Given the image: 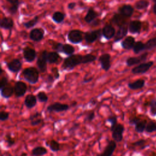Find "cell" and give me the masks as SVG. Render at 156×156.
<instances>
[{
  "label": "cell",
  "instance_id": "6da1fadb",
  "mask_svg": "<svg viewBox=\"0 0 156 156\" xmlns=\"http://www.w3.org/2000/svg\"><path fill=\"white\" fill-rule=\"evenodd\" d=\"M83 56L79 54H73L65 59L62 65L64 69H72L76 66L83 63Z\"/></svg>",
  "mask_w": 156,
  "mask_h": 156
},
{
  "label": "cell",
  "instance_id": "7a4b0ae2",
  "mask_svg": "<svg viewBox=\"0 0 156 156\" xmlns=\"http://www.w3.org/2000/svg\"><path fill=\"white\" fill-rule=\"evenodd\" d=\"M124 130L125 128L124 125L121 123H116L114 125L110 126L112 137L116 143H119L122 140Z\"/></svg>",
  "mask_w": 156,
  "mask_h": 156
},
{
  "label": "cell",
  "instance_id": "3957f363",
  "mask_svg": "<svg viewBox=\"0 0 156 156\" xmlns=\"http://www.w3.org/2000/svg\"><path fill=\"white\" fill-rule=\"evenodd\" d=\"M23 75L24 79L30 83H36L38 80L39 73L38 70L34 67L25 68L23 71Z\"/></svg>",
  "mask_w": 156,
  "mask_h": 156
},
{
  "label": "cell",
  "instance_id": "277c9868",
  "mask_svg": "<svg viewBox=\"0 0 156 156\" xmlns=\"http://www.w3.org/2000/svg\"><path fill=\"white\" fill-rule=\"evenodd\" d=\"M69 109V105L66 104H62L58 102H55L47 107L46 110L49 113L52 112H66Z\"/></svg>",
  "mask_w": 156,
  "mask_h": 156
},
{
  "label": "cell",
  "instance_id": "5b68a950",
  "mask_svg": "<svg viewBox=\"0 0 156 156\" xmlns=\"http://www.w3.org/2000/svg\"><path fill=\"white\" fill-rule=\"evenodd\" d=\"M68 40L74 44L80 43L83 40L82 32L78 29L70 30L68 34Z\"/></svg>",
  "mask_w": 156,
  "mask_h": 156
},
{
  "label": "cell",
  "instance_id": "8992f818",
  "mask_svg": "<svg viewBox=\"0 0 156 156\" xmlns=\"http://www.w3.org/2000/svg\"><path fill=\"white\" fill-rule=\"evenodd\" d=\"M48 52L46 51H43L38 57L37 64L39 70L41 73H44L46 71V63L48 62Z\"/></svg>",
  "mask_w": 156,
  "mask_h": 156
},
{
  "label": "cell",
  "instance_id": "52a82bcc",
  "mask_svg": "<svg viewBox=\"0 0 156 156\" xmlns=\"http://www.w3.org/2000/svg\"><path fill=\"white\" fill-rule=\"evenodd\" d=\"M116 148V143L114 140H110L108 141L103 151L100 154H98L96 156H112Z\"/></svg>",
  "mask_w": 156,
  "mask_h": 156
},
{
  "label": "cell",
  "instance_id": "ba28073f",
  "mask_svg": "<svg viewBox=\"0 0 156 156\" xmlns=\"http://www.w3.org/2000/svg\"><path fill=\"white\" fill-rule=\"evenodd\" d=\"M14 93L17 98L22 97L27 91V85L22 81H18L15 83L14 87Z\"/></svg>",
  "mask_w": 156,
  "mask_h": 156
},
{
  "label": "cell",
  "instance_id": "9c48e42d",
  "mask_svg": "<svg viewBox=\"0 0 156 156\" xmlns=\"http://www.w3.org/2000/svg\"><path fill=\"white\" fill-rule=\"evenodd\" d=\"M153 62H149L147 63H143L140 64L139 65L134 67L132 69V72L133 74H143L146 73L149 69V68L152 66Z\"/></svg>",
  "mask_w": 156,
  "mask_h": 156
},
{
  "label": "cell",
  "instance_id": "30bf717a",
  "mask_svg": "<svg viewBox=\"0 0 156 156\" xmlns=\"http://www.w3.org/2000/svg\"><path fill=\"white\" fill-rule=\"evenodd\" d=\"M101 32L100 29L87 32L85 33V40L88 43H93L101 36Z\"/></svg>",
  "mask_w": 156,
  "mask_h": 156
},
{
  "label": "cell",
  "instance_id": "8fae6325",
  "mask_svg": "<svg viewBox=\"0 0 156 156\" xmlns=\"http://www.w3.org/2000/svg\"><path fill=\"white\" fill-rule=\"evenodd\" d=\"M29 37L34 41H40L44 37V31L40 28L34 29L30 32Z\"/></svg>",
  "mask_w": 156,
  "mask_h": 156
},
{
  "label": "cell",
  "instance_id": "7c38bea8",
  "mask_svg": "<svg viewBox=\"0 0 156 156\" xmlns=\"http://www.w3.org/2000/svg\"><path fill=\"white\" fill-rule=\"evenodd\" d=\"M99 61L101 65V67L103 69L107 71L111 66L110 64V55L108 53L104 54L99 58Z\"/></svg>",
  "mask_w": 156,
  "mask_h": 156
},
{
  "label": "cell",
  "instance_id": "4fadbf2b",
  "mask_svg": "<svg viewBox=\"0 0 156 156\" xmlns=\"http://www.w3.org/2000/svg\"><path fill=\"white\" fill-rule=\"evenodd\" d=\"M36 52L35 49L27 46L23 49V57L24 59L29 62H32L36 57Z\"/></svg>",
  "mask_w": 156,
  "mask_h": 156
},
{
  "label": "cell",
  "instance_id": "5bb4252c",
  "mask_svg": "<svg viewBox=\"0 0 156 156\" xmlns=\"http://www.w3.org/2000/svg\"><path fill=\"white\" fill-rule=\"evenodd\" d=\"M7 66L11 72L17 73L21 69L22 66V63L19 59L15 58V59H13L11 62L7 63Z\"/></svg>",
  "mask_w": 156,
  "mask_h": 156
},
{
  "label": "cell",
  "instance_id": "9a60e30c",
  "mask_svg": "<svg viewBox=\"0 0 156 156\" xmlns=\"http://www.w3.org/2000/svg\"><path fill=\"white\" fill-rule=\"evenodd\" d=\"M37 102V98L34 94H29L26 96L24 103L25 106L28 109H31L36 105Z\"/></svg>",
  "mask_w": 156,
  "mask_h": 156
},
{
  "label": "cell",
  "instance_id": "2e32d148",
  "mask_svg": "<svg viewBox=\"0 0 156 156\" xmlns=\"http://www.w3.org/2000/svg\"><path fill=\"white\" fill-rule=\"evenodd\" d=\"M102 34L105 38L111 39L115 35V29L112 25L107 24L103 27Z\"/></svg>",
  "mask_w": 156,
  "mask_h": 156
},
{
  "label": "cell",
  "instance_id": "e0dca14e",
  "mask_svg": "<svg viewBox=\"0 0 156 156\" xmlns=\"http://www.w3.org/2000/svg\"><path fill=\"white\" fill-rule=\"evenodd\" d=\"M118 12L121 15L125 17H130L133 12V8L132 5L125 4L118 9Z\"/></svg>",
  "mask_w": 156,
  "mask_h": 156
},
{
  "label": "cell",
  "instance_id": "ac0fdd59",
  "mask_svg": "<svg viewBox=\"0 0 156 156\" xmlns=\"http://www.w3.org/2000/svg\"><path fill=\"white\" fill-rule=\"evenodd\" d=\"M14 93V88L10 84H7L3 88H1V96L5 99H9Z\"/></svg>",
  "mask_w": 156,
  "mask_h": 156
},
{
  "label": "cell",
  "instance_id": "d6986e66",
  "mask_svg": "<svg viewBox=\"0 0 156 156\" xmlns=\"http://www.w3.org/2000/svg\"><path fill=\"white\" fill-rule=\"evenodd\" d=\"M141 28V23L138 20L132 21L129 26V30L132 34L139 33Z\"/></svg>",
  "mask_w": 156,
  "mask_h": 156
},
{
  "label": "cell",
  "instance_id": "ffe728a7",
  "mask_svg": "<svg viewBox=\"0 0 156 156\" xmlns=\"http://www.w3.org/2000/svg\"><path fill=\"white\" fill-rule=\"evenodd\" d=\"M128 27L126 24L122 25L119 27V29L117 31V33L115 37V41H118L123 38L127 34Z\"/></svg>",
  "mask_w": 156,
  "mask_h": 156
},
{
  "label": "cell",
  "instance_id": "44dd1931",
  "mask_svg": "<svg viewBox=\"0 0 156 156\" xmlns=\"http://www.w3.org/2000/svg\"><path fill=\"white\" fill-rule=\"evenodd\" d=\"M46 146L49 147L50 150L54 152H57L60 150V144L55 140L52 139L45 142Z\"/></svg>",
  "mask_w": 156,
  "mask_h": 156
},
{
  "label": "cell",
  "instance_id": "7402d4cb",
  "mask_svg": "<svg viewBox=\"0 0 156 156\" xmlns=\"http://www.w3.org/2000/svg\"><path fill=\"white\" fill-rule=\"evenodd\" d=\"M14 24L13 20L10 17H4L1 20L0 26L4 29H10Z\"/></svg>",
  "mask_w": 156,
  "mask_h": 156
},
{
  "label": "cell",
  "instance_id": "603a6c76",
  "mask_svg": "<svg viewBox=\"0 0 156 156\" xmlns=\"http://www.w3.org/2000/svg\"><path fill=\"white\" fill-rule=\"evenodd\" d=\"M135 43V38L132 36H128L122 41L121 46L125 49H130L133 48Z\"/></svg>",
  "mask_w": 156,
  "mask_h": 156
},
{
  "label": "cell",
  "instance_id": "cb8c5ba5",
  "mask_svg": "<svg viewBox=\"0 0 156 156\" xmlns=\"http://www.w3.org/2000/svg\"><path fill=\"white\" fill-rule=\"evenodd\" d=\"M48 153V150L46 147L41 146L34 147L31 151L32 156H43Z\"/></svg>",
  "mask_w": 156,
  "mask_h": 156
},
{
  "label": "cell",
  "instance_id": "d4e9b609",
  "mask_svg": "<svg viewBox=\"0 0 156 156\" xmlns=\"http://www.w3.org/2000/svg\"><path fill=\"white\" fill-rule=\"evenodd\" d=\"M98 14L96 11L93 8H90L84 18V20L87 23H90L96 18Z\"/></svg>",
  "mask_w": 156,
  "mask_h": 156
},
{
  "label": "cell",
  "instance_id": "484cf974",
  "mask_svg": "<svg viewBox=\"0 0 156 156\" xmlns=\"http://www.w3.org/2000/svg\"><path fill=\"white\" fill-rule=\"evenodd\" d=\"M112 21L113 23H115V24L119 26V27L126 24V22H125V16H122V15L119 14H115L113 15V16L112 17Z\"/></svg>",
  "mask_w": 156,
  "mask_h": 156
},
{
  "label": "cell",
  "instance_id": "4316f807",
  "mask_svg": "<svg viewBox=\"0 0 156 156\" xmlns=\"http://www.w3.org/2000/svg\"><path fill=\"white\" fill-rule=\"evenodd\" d=\"M145 82L144 80L138 79L133 82H130L128 83V87L131 90H138L143 88Z\"/></svg>",
  "mask_w": 156,
  "mask_h": 156
},
{
  "label": "cell",
  "instance_id": "83f0119b",
  "mask_svg": "<svg viewBox=\"0 0 156 156\" xmlns=\"http://www.w3.org/2000/svg\"><path fill=\"white\" fill-rule=\"evenodd\" d=\"M4 140V143H5L6 147L7 148L12 147L15 144L16 142V140L13 137H12L10 133H7L5 135Z\"/></svg>",
  "mask_w": 156,
  "mask_h": 156
},
{
  "label": "cell",
  "instance_id": "f1b7e54d",
  "mask_svg": "<svg viewBox=\"0 0 156 156\" xmlns=\"http://www.w3.org/2000/svg\"><path fill=\"white\" fill-rule=\"evenodd\" d=\"M147 123L146 120H140L135 125V130L138 133H143L146 129Z\"/></svg>",
  "mask_w": 156,
  "mask_h": 156
},
{
  "label": "cell",
  "instance_id": "f546056e",
  "mask_svg": "<svg viewBox=\"0 0 156 156\" xmlns=\"http://www.w3.org/2000/svg\"><path fill=\"white\" fill-rule=\"evenodd\" d=\"M52 20L57 23H62L65 18V15L60 12H55L52 16Z\"/></svg>",
  "mask_w": 156,
  "mask_h": 156
},
{
  "label": "cell",
  "instance_id": "4dcf8cb0",
  "mask_svg": "<svg viewBox=\"0 0 156 156\" xmlns=\"http://www.w3.org/2000/svg\"><path fill=\"white\" fill-rule=\"evenodd\" d=\"M74 51H75L74 48L69 44H65L63 45L62 52L66 55H73V53L74 52Z\"/></svg>",
  "mask_w": 156,
  "mask_h": 156
},
{
  "label": "cell",
  "instance_id": "1f68e13d",
  "mask_svg": "<svg viewBox=\"0 0 156 156\" xmlns=\"http://www.w3.org/2000/svg\"><path fill=\"white\" fill-rule=\"evenodd\" d=\"M59 58V55L56 52H48V62L49 63H55Z\"/></svg>",
  "mask_w": 156,
  "mask_h": 156
},
{
  "label": "cell",
  "instance_id": "d6a6232c",
  "mask_svg": "<svg viewBox=\"0 0 156 156\" xmlns=\"http://www.w3.org/2000/svg\"><path fill=\"white\" fill-rule=\"evenodd\" d=\"M143 61L141 55L139 57H129L126 60V63L127 66H130L139 63L140 62Z\"/></svg>",
  "mask_w": 156,
  "mask_h": 156
},
{
  "label": "cell",
  "instance_id": "836d02e7",
  "mask_svg": "<svg viewBox=\"0 0 156 156\" xmlns=\"http://www.w3.org/2000/svg\"><path fill=\"white\" fill-rule=\"evenodd\" d=\"M156 47V37L149 40L144 44V50H151Z\"/></svg>",
  "mask_w": 156,
  "mask_h": 156
},
{
  "label": "cell",
  "instance_id": "e575fe53",
  "mask_svg": "<svg viewBox=\"0 0 156 156\" xmlns=\"http://www.w3.org/2000/svg\"><path fill=\"white\" fill-rule=\"evenodd\" d=\"M133 50L135 54H138L141 51L144 50V44L140 41L136 42L133 47Z\"/></svg>",
  "mask_w": 156,
  "mask_h": 156
},
{
  "label": "cell",
  "instance_id": "d590c367",
  "mask_svg": "<svg viewBox=\"0 0 156 156\" xmlns=\"http://www.w3.org/2000/svg\"><path fill=\"white\" fill-rule=\"evenodd\" d=\"M38 16H36L33 19L24 23L23 24V25L24 26V27L26 28L29 29V28H31V27H34L35 25H36L37 23H38Z\"/></svg>",
  "mask_w": 156,
  "mask_h": 156
},
{
  "label": "cell",
  "instance_id": "8d00e7d4",
  "mask_svg": "<svg viewBox=\"0 0 156 156\" xmlns=\"http://www.w3.org/2000/svg\"><path fill=\"white\" fill-rule=\"evenodd\" d=\"M145 131L147 133H152L156 131V122L150 121L147 123Z\"/></svg>",
  "mask_w": 156,
  "mask_h": 156
},
{
  "label": "cell",
  "instance_id": "74e56055",
  "mask_svg": "<svg viewBox=\"0 0 156 156\" xmlns=\"http://www.w3.org/2000/svg\"><path fill=\"white\" fill-rule=\"evenodd\" d=\"M149 4V2L146 0H140L135 3V6L137 9H146Z\"/></svg>",
  "mask_w": 156,
  "mask_h": 156
},
{
  "label": "cell",
  "instance_id": "f35d334b",
  "mask_svg": "<svg viewBox=\"0 0 156 156\" xmlns=\"http://www.w3.org/2000/svg\"><path fill=\"white\" fill-rule=\"evenodd\" d=\"M37 99L40 102H46L48 101V96L44 91H39L37 95Z\"/></svg>",
  "mask_w": 156,
  "mask_h": 156
},
{
  "label": "cell",
  "instance_id": "ab89813d",
  "mask_svg": "<svg viewBox=\"0 0 156 156\" xmlns=\"http://www.w3.org/2000/svg\"><path fill=\"white\" fill-rule=\"evenodd\" d=\"M96 59V57L95 55L90 54H88L86 55H84L83 56V64L85 63H88L93 62Z\"/></svg>",
  "mask_w": 156,
  "mask_h": 156
},
{
  "label": "cell",
  "instance_id": "60d3db41",
  "mask_svg": "<svg viewBox=\"0 0 156 156\" xmlns=\"http://www.w3.org/2000/svg\"><path fill=\"white\" fill-rule=\"evenodd\" d=\"M150 113L152 116H156V99H153L150 102Z\"/></svg>",
  "mask_w": 156,
  "mask_h": 156
},
{
  "label": "cell",
  "instance_id": "b9f144b4",
  "mask_svg": "<svg viewBox=\"0 0 156 156\" xmlns=\"http://www.w3.org/2000/svg\"><path fill=\"white\" fill-rule=\"evenodd\" d=\"M95 113L94 110H91L87 113L86 115L85 119H84V122H91L92 121L94 118H95Z\"/></svg>",
  "mask_w": 156,
  "mask_h": 156
},
{
  "label": "cell",
  "instance_id": "7bdbcfd3",
  "mask_svg": "<svg viewBox=\"0 0 156 156\" xmlns=\"http://www.w3.org/2000/svg\"><path fill=\"white\" fill-rule=\"evenodd\" d=\"M117 120H118V118L115 115H110L106 119L107 122H108L110 124V126H112L118 123Z\"/></svg>",
  "mask_w": 156,
  "mask_h": 156
},
{
  "label": "cell",
  "instance_id": "ee69618b",
  "mask_svg": "<svg viewBox=\"0 0 156 156\" xmlns=\"http://www.w3.org/2000/svg\"><path fill=\"white\" fill-rule=\"evenodd\" d=\"M145 144H146V141L143 139H140L139 140L136 141L135 143L132 144L133 146L134 147H141V149H143L145 147Z\"/></svg>",
  "mask_w": 156,
  "mask_h": 156
},
{
  "label": "cell",
  "instance_id": "f6af8a7d",
  "mask_svg": "<svg viewBox=\"0 0 156 156\" xmlns=\"http://www.w3.org/2000/svg\"><path fill=\"white\" fill-rule=\"evenodd\" d=\"M9 113L5 111H1L0 112V120L1 121H5L9 119Z\"/></svg>",
  "mask_w": 156,
  "mask_h": 156
},
{
  "label": "cell",
  "instance_id": "bcb514c9",
  "mask_svg": "<svg viewBox=\"0 0 156 156\" xmlns=\"http://www.w3.org/2000/svg\"><path fill=\"white\" fill-rule=\"evenodd\" d=\"M41 116V113L39 112H36L35 113L30 115L29 117V119L30 121L34 120V119H37V118H40Z\"/></svg>",
  "mask_w": 156,
  "mask_h": 156
},
{
  "label": "cell",
  "instance_id": "7dc6e473",
  "mask_svg": "<svg viewBox=\"0 0 156 156\" xmlns=\"http://www.w3.org/2000/svg\"><path fill=\"white\" fill-rule=\"evenodd\" d=\"M141 120L140 118L138 117H132L130 118L129 120V124L131 126H135L137 122H138Z\"/></svg>",
  "mask_w": 156,
  "mask_h": 156
},
{
  "label": "cell",
  "instance_id": "c3c4849f",
  "mask_svg": "<svg viewBox=\"0 0 156 156\" xmlns=\"http://www.w3.org/2000/svg\"><path fill=\"white\" fill-rule=\"evenodd\" d=\"M42 122H43V119L41 118H37V119H34V120L30 121V123L32 126H37L39 125L40 124H41Z\"/></svg>",
  "mask_w": 156,
  "mask_h": 156
},
{
  "label": "cell",
  "instance_id": "681fc988",
  "mask_svg": "<svg viewBox=\"0 0 156 156\" xmlns=\"http://www.w3.org/2000/svg\"><path fill=\"white\" fill-rule=\"evenodd\" d=\"M7 84H8V79L5 77H2L0 80V89L3 88Z\"/></svg>",
  "mask_w": 156,
  "mask_h": 156
},
{
  "label": "cell",
  "instance_id": "f907efd6",
  "mask_svg": "<svg viewBox=\"0 0 156 156\" xmlns=\"http://www.w3.org/2000/svg\"><path fill=\"white\" fill-rule=\"evenodd\" d=\"M18 6H16V5H12L9 9V12L12 14V15H14L16 13L17 10H18Z\"/></svg>",
  "mask_w": 156,
  "mask_h": 156
},
{
  "label": "cell",
  "instance_id": "816d5d0a",
  "mask_svg": "<svg viewBox=\"0 0 156 156\" xmlns=\"http://www.w3.org/2000/svg\"><path fill=\"white\" fill-rule=\"evenodd\" d=\"M63 45L62 43H57L54 46L53 48L57 51H58V52H62V48H63Z\"/></svg>",
  "mask_w": 156,
  "mask_h": 156
},
{
  "label": "cell",
  "instance_id": "f5cc1de1",
  "mask_svg": "<svg viewBox=\"0 0 156 156\" xmlns=\"http://www.w3.org/2000/svg\"><path fill=\"white\" fill-rule=\"evenodd\" d=\"M8 2L12 4V5H16L18 6L20 5L19 0H6Z\"/></svg>",
  "mask_w": 156,
  "mask_h": 156
},
{
  "label": "cell",
  "instance_id": "db71d44e",
  "mask_svg": "<svg viewBox=\"0 0 156 156\" xmlns=\"http://www.w3.org/2000/svg\"><path fill=\"white\" fill-rule=\"evenodd\" d=\"M79 124L78 123H74L73 124V126L69 129V132H73V131H74L75 130L79 128Z\"/></svg>",
  "mask_w": 156,
  "mask_h": 156
},
{
  "label": "cell",
  "instance_id": "11a10c76",
  "mask_svg": "<svg viewBox=\"0 0 156 156\" xmlns=\"http://www.w3.org/2000/svg\"><path fill=\"white\" fill-rule=\"evenodd\" d=\"M52 72L54 73V76L55 77V79H58L59 77V73L58 69L56 68H54L52 69Z\"/></svg>",
  "mask_w": 156,
  "mask_h": 156
},
{
  "label": "cell",
  "instance_id": "9f6ffc18",
  "mask_svg": "<svg viewBox=\"0 0 156 156\" xmlns=\"http://www.w3.org/2000/svg\"><path fill=\"white\" fill-rule=\"evenodd\" d=\"M76 2H70V3L68 4V8L69 9L72 10V9H73L76 7Z\"/></svg>",
  "mask_w": 156,
  "mask_h": 156
},
{
  "label": "cell",
  "instance_id": "6f0895ef",
  "mask_svg": "<svg viewBox=\"0 0 156 156\" xmlns=\"http://www.w3.org/2000/svg\"><path fill=\"white\" fill-rule=\"evenodd\" d=\"M154 2V8H153V11L154 13L156 15V0H153Z\"/></svg>",
  "mask_w": 156,
  "mask_h": 156
},
{
  "label": "cell",
  "instance_id": "680465c9",
  "mask_svg": "<svg viewBox=\"0 0 156 156\" xmlns=\"http://www.w3.org/2000/svg\"><path fill=\"white\" fill-rule=\"evenodd\" d=\"M91 80H92V77H90V78H89V79H85L83 80V82L84 83H87V82H90Z\"/></svg>",
  "mask_w": 156,
  "mask_h": 156
},
{
  "label": "cell",
  "instance_id": "91938a15",
  "mask_svg": "<svg viewBox=\"0 0 156 156\" xmlns=\"http://www.w3.org/2000/svg\"><path fill=\"white\" fill-rule=\"evenodd\" d=\"M20 156H27V154L26 152H22Z\"/></svg>",
  "mask_w": 156,
  "mask_h": 156
}]
</instances>
